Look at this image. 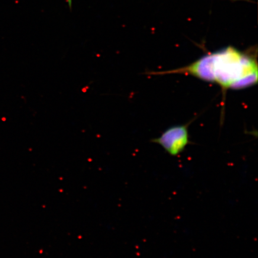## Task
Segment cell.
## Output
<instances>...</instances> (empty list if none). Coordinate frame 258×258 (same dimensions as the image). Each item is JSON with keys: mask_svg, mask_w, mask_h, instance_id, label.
Wrapping results in <instances>:
<instances>
[{"mask_svg": "<svg viewBox=\"0 0 258 258\" xmlns=\"http://www.w3.org/2000/svg\"><path fill=\"white\" fill-rule=\"evenodd\" d=\"M67 3L69 9L72 11L73 9V0H67Z\"/></svg>", "mask_w": 258, "mask_h": 258, "instance_id": "3", "label": "cell"}, {"mask_svg": "<svg viewBox=\"0 0 258 258\" xmlns=\"http://www.w3.org/2000/svg\"><path fill=\"white\" fill-rule=\"evenodd\" d=\"M188 127L187 124L170 127L153 142L160 145L170 156H176L185 149L189 143Z\"/></svg>", "mask_w": 258, "mask_h": 258, "instance_id": "2", "label": "cell"}, {"mask_svg": "<svg viewBox=\"0 0 258 258\" xmlns=\"http://www.w3.org/2000/svg\"><path fill=\"white\" fill-rule=\"evenodd\" d=\"M256 52L242 51L229 46L200 58L186 67L153 75L185 74L205 82L217 84L224 92L243 89L257 82Z\"/></svg>", "mask_w": 258, "mask_h": 258, "instance_id": "1", "label": "cell"}]
</instances>
